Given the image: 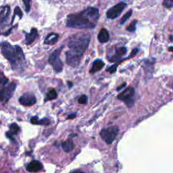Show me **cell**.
<instances>
[{
	"label": "cell",
	"instance_id": "obj_23",
	"mask_svg": "<svg viewBox=\"0 0 173 173\" xmlns=\"http://www.w3.org/2000/svg\"><path fill=\"white\" fill-rule=\"evenodd\" d=\"M137 21H134L133 22H132L131 24H130L128 27L126 28V30L129 32H134L136 30V25H137Z\"/></svg>",
	"mask_w": 173,
	"mask_h": 173
},
{
	"label": "cell",
	"instance_id": "obj_33",
	"mask_svg": "<svg viewBox=\"0 0 173 173\" xmlns=\"http://www.w3.org/2000/svg\"><path fill=\"white\" fill-rule=\"evenodd\" d=\"M168 51L173 52V47H169L168 48Z\"/></svg>",
	"mask_w": 173,
	"mask_h": 173
},
{
	"label": "cell",
	"instance_id": "obj_6",
	"mask_svg": "<svg viewBox=\"0 0 173 173\" xmlns=\"http://www.w3.org/2000/svg\"><path fill=\"white\" fill-rule=\"evenodd\" d=\"M134 95L135 89L133 87H128L118 95V99L125 102L128 107H131L134 104V100L133 99Z\"/></svg>",
	"mask_w": 173,
	"mask_h": 173
},
{
	"label": "cell",
	"instance_id": "obj_21",
	"mask_svg": "<svg viewBox=\"0 0 173 173\" xmlns=\"http://www.w3.org/2000/svg\"><path fill=\"white\" fill-rule=\"evenodd\" d=\"M16 15H18V16H19L20 18H22V11H21V8H20L18 7V6H16V7L15 8L14 13V15H13L12 20V22H11V24H12V25L13 22H14V18H15Z\"/></svg>",
	"mask_w": 173,
	"mask_h": 173
},
{
	"label": "cell",
	"instance_id": "obj_16",
	"mask_svg": "<svg viewBox=\"0 0 173 173\" xmlns=\"http://www.w3.org/2000/svg\"><path fill=\"white\" fill-rule=\"evenodd\" d=\"M105 64L104 62H103L101 60H96L93 63V65H92V68L90 71L91 73H95L96 72H98L99 71H101V70L104 68Z\"/></svg>",
	"mask_w": 173,
	"mask_h": 173
},
{
	"label": "cell",
	"instance_id": "obj_7",
	"mask_svg": "<svg viewBox=\"0 0 173 173\" xmlns=\"http://www.w3.org/2000/svg\"><path fill=\"white\" fill-rule=\"evenodd\" d=\"M126 6H127V4L126 3H119V4L115 5L108 10L107 13H106V16L109 19H115L118 18L122 14V11L125 9Z\"/></svg>",
	"mask_w": 173,
	"mask_h": 173
},
{
	"label": "cell",
	"instance_id": "obj_29",
	"mask_svg": "<svg viewBox=\"0 0 173 173\" xmlns=\"http://www.w3.org/2000/svg\"><path fill=\"white\" fill-rule=\"evenodd\" d=\"M139 52V49L138 48H135L133 50L131 53V55H130L129 58H131V57H134V56L137 54V53Z\"/></svg>",
	"mask_w": 173,
	"mask_h": 173
},
{
	"label": "cell",
	"instance_id": "obj_14",
	"mask_svg": "<svg viewBox=\"0 0 173 173\" xmlns=\"http://www.w3.org/2000/svg\"><path fill=\"white\" fill-rule=\"evenodd\" d=\"M59 35L55 33H51L46 37L44 43L46 45H54L58 41Z\"/></svg>",
	"mask_w": 173,
	"mask_h": 173
},
{
	"label": "cell",
	"instance_id": "obj_18",
	"mask_svg": "<svg viewBox=\"0 0 173 173\" xmlns=\"http://www.w3.org/2000/svg\"><path fill=\"white\" fill-rule=\"evenodd\" d=\"M57 98V93L54 89H52L49 91L47 94V97L45 98V101L48 100H52V99H54Z\"/></svg>",
	"mask_w": 173,
	"mask_h": 173
},
{
	"label": "cell",
	"instance_id": "obj_24",
	"mask_svg": "<svg viewBox=\"0 0 173 173\" xmlns=\"http://www.w3.org/2000/svg\"><path fill=\"white\" fill-rule=\"evenodd\" d=\"M78 102L80 104H86L87 103V97L85 95H82L79 97Z\"/></svg>",
	"mask_w": 173,
	"mask_h": 173
},
{
	"label": "cell",
	"instance_id": "obj_2",
	"mask_svg": "<svg viewBox=\"0 0 173 173\" xmlns=\"http://www.w3.org/2000/svg\"><path fill=\"white\" fill-rule=\"evenodd\" d=\"M0 48L3 56L12 66H16L18 62L24 61L25 56L23 51L18 45L12 46L8 42H2L0 43Z\"/></svg>",
	"mask_w": 173,
	"mask_h": 173
},
{
	"label": "cell",
	"instance_id": "obj_1",
	"mask_svg": "<svg viewBox=\"0 0 173 173\" xmlns=\"http://www.w3.org/2000/svg\"><path fill=\"white\" fill-rule=\"evenodd\" d=\"M99 17V10L90 7L79 13L68 15L66 24L70 28L94 29L97 24Z\"/></svg>",
	"mask_w": 173,
	"mask_h": 173
},
{
	"label": "cell",
	"instance_id": "obj_35",
	"mask_svg": "<svg viewBox=\"0 0 173 173\" xmlns=\"http://www.w3.org/2000/svg\"><path fill=\"white\" fill-rule=\"evenodd\" d=\"M170 40H171V41H172V36H171V37H170Z\"/></svg>",
	"mask_w": 173,
	"mask_h": 173
},
{
	"label": "cell",
	"instance_id": "obj_30",
	"mask_svg": "<svg viewBox=\"0 0 173 173\" xmlns=\"http://www.w3.org/2000/svg\"><path fill=\"white\" fill-rule=\"evenodd\" d=\"M6 137H7L8 139H10L11 141H14V137H13V135H12V134L10 133L9 132H7V133H6Z\"/></svg>",
	"mask_w": 173,
	"mask_h": 173
},
{
	"label": "cell",
	"instance_id": "obj_26",
	"mask_svg": "<svg viewBox=\"0 0 173 173\" xmlns=\"http://www.w3.org/2000/svg\"><path fill=\"white\" fill-rule=\"evenodd\" d=\"M8 81V79L6 77L2 72H0V85H6Z\"/></svg>",
	"mask_w": 173,
	"mask_h": 173
},
{
	"label": "cell",
	"instance_id": "obj_22",
	"mask_svg": "<svg viewBox=\"0 0 173 173\" xmlns=\"http://www.w3.org/2000/svg\"><path fill=\"white\" fill-rule=\"evenodd\" d=\"M126 51H127V50H126V48H125V47L118 48L117 49H116V55H117L118 57L121 58L122 56L126 54Z\"/></svg>",
	"mask_w": 173,
	"mask_h": 173
},
{
	"label": "cell",
	"instance_id": "obj_20",
	"mask_svg": "<svg viewBox=\"0 0 173 173\" xmlns=\"http://www.w3.org/2000/svg\"><path fill=\"white\" fill-rule=\"evenodd\" d=\"M132 14H133V10H129V11H128L124 16H122V19L121 20V24L123 25L124 23L127 21V20H129V18L131 17Z\"/></svg>",
	"mask_w": 173,
	"mask_h": 173
},
{
	"label": "cell",
	"instance_id": "obj_9",
	"mask_svg": "<svg viewBox=\"0 0 173 173\" xmlns=\"http://www.w3.org/2000/svg\"><path fill=\"white\" fill-rule=\"evenodd\" d=\"M66 63L68 65L73 66V67H76V66H79L80 62H81L83 55L76 54L75 52L69 50L66 52Z\"/></svg>",
	"mask_w": 173,
	"mask_h": 173
},
{
	"label": "cell",
	"instance_id": "obj_3",
	"mask_svg": "<svg viewBox=\"0 0 173 173\" xmlns=\"http://www.w3.org/2000/svg\"><path fill=\"white\" fill-rule=\"evenodd\" d=\"M91 36L88 33L76 34L70 38L68 48L70 50L76 54L83 55L90 42Z\"/></svg>",
	"mask_w": 173,
	"mask_h": 173
},
{
	"label": "cell",
	"instance_id": "obj_13",
	"mask_svg": "<svg viewBox=\"0 0 173 173\" xmlns=\"http://www.w3.org/2000/svg\"><path fill=\"white\" fill-rule=\"evenodd\" d=\"M43 168V166L41 163L37 160H33L31 163H29V165L26 167V169L29 172H37L40 171Z\"/></svg>",
	"mask_w": 173,
	"mask_h": 173
},
{
	"label": "cell",
	"instance_id": "obj_8",
	"mask_svg": "<svg viewBox=\"0 0 173 173\" xmlns=\"http://www.w3.org/2000/svg\"><path fill=\"white\" fill-rule=\"evenodd\" d=\"M16 87V83H12L6 86V87L3 88L0 91V101L2 102H7L14 94Z\"/></svg>",
	"mask_w": 173,
	"mask_h": 173
},
{
	"label": "cell",
	"instance_id": "obj_34",
	"mask_svg": "<svg viewBox=\"0 0 173 173\" xmlns=\"http://www.w3.org/2000/svg\"><path fill=\"white\" fill-rule=\"evenodd\" d=\"M73 173H85V172H81V171H76L74 172Z\"/></svg>",
	"mask_w": 173,
	"mask_h": 173
},
{
	"label": "cell",
	"instance_id": "obj_32",
	"mask_svg": "<svg viewBox=\"0 0 173 173\" xmlns=\"http://www.w3.org/2000/svg\"><path fill=\"white\" fill-rule=\"evenodd\" d=\"M125 85H126V83H123V84H122V85H121V86L118 87V91H119V90H121V89H122L123 87H125Z\"/></svg>",
	"mask_w": 173,
	"mask_h": 173
},
{
	"label": "cell",
	"instance_id": "obj_10",
	"mask_svg": "<svg viewBox=\"0 0 173 173\" xmlns=\"http://www.w3.org/2000/svg\"><path fill=\"white\" fill-rule=\"evenodd\" d=\"M19 102L23 106H31L35 104L37 100L34 94L32 93H26L20 98Z\"/></svg>",
	"mask_w": 173,
	"mask_h": 173
},
{
	"label": "cell",
	"instance_id": "obj_19",
	"mask_svg": "<svg viewBox=\"0 0 173 173\" xmlns=\"http://www.w3.org/2000/svg\"><path fill=\"white\" fill-rule=\"evenodd\" d=\"M10 131L8 132L12 135H14L17 134L18 132L19 131V126L16 123H12L10 126Z\"/></svg>",
	"mask_w": 173,
	"mask_h": 173
},
{
	"label": "cell",
	"instance_id": "obj_25",
	"mask_svg": "<svg viewBox=\"0 0 173 173\" xmlns=\"http://www.w3.org/2000/svg\"><path fill=\"white\" fill-rule=\"evenodd\" d=\"M49 120L48 118H43L41 120H38L37 125H49Z\"/></svg>",
	"mask_w": 173,
	"mask_h": 173
},
{
	"label": "cell",
	"instance_id": "obj_15",
	"mask_svg": "<svg viewBox=\"0 0 173 173\" xmlns=\"http://www.w3.org/2000/svg\"><path fill=\"white\" fill-rule=\"evenodd\" d=\"M98 38L99 41L100 43H107L110 39V35H109L108 31L105 29H102L98 33Z\"/></svg>",
	"mask_w": 173,
	"mask_h": 173
},
{
	"label": "cell",
	"instance_id": "obj_5",
	"mask_svg": "<svg viewBox=\"0 0 173 173\" xmlns=\"http://www.w3.org/2000/svg\"><path fill=\"white\" fill-rule=\"evenodd\" d=\"M118 133V129L117 126H110L107 129L102 130L100 136L107 144H111L114 141L116 136Z\"/></svg>",
	"mask_w": 173,
	"mask_h": 173
},
{
	"label": "cell",
	"instance_id": "obj_31",
	"mask_svg": "<svg viewBox=\"0 0 173 173\" xmlns=\"http://www.w3.org/2000/svg\"><path fill=\"white\" fill-rule=\"evenodd\" d=\"M75 116H76V114H71V115H69L68 116V119H72V118H75Z\"/></svg>",
	"mask_w": 173,
	"mask_h": 173
},
{
	"label": "cell",
	"instance_id": "obj_12",
	"mask_svg": "<svg viewBox=\"0 0 173 173\" xmlns=\"http://www.w3.org/2000/svg\"><path fill=\"white\" fill-rule=\"evenodd\" d=\"M38 36V31L37 29L33 28L31 29V33H27L26 34V37H25V44L26 45H30L33 43L35 41Z\"/></svg>",
	"mask_w": 173,
	"mask_h": 173
},
{
	"label": "cell",
	"instance_id": "obj_11",
	"mask_svg": "<svg viewBox=\"0 0 173 173\" xmlns=\"http://www.w3.org/2000/svg\"><path fill=\"white\" fill-rule=\"evenodd\" d=\"M10 14V8L9 6L2 8V10L0 11V26L8 21Z\"/></svg>",
	"mask_w": 173,
	"mask_h": 173
},
{
	"label": "cell",
	"instance_id": "obj_17",
	"mask_svg": "<svg viewBox=\"0 0 173 173\" xmlns=\"http://www.w3.org/2000/svg\"><path fill=\"white\" fill-rule=\"evenodd\" d=\"M62 148L64 149V151L66 153L71 152L73 149L75 148V145L73 144V142L71 139H69V140L66 141L62 143Z\"/></svg>",
	"mask_w": 173,
	"mask_h": 173
},
{
	"label": "cell",
	"instance_id": "obj_4",
	"mask_svg": "<svg viewBox=\"0 0 173 173\" xmlns=\"http://www.w3.org/2000/svg\"><path fill=\"white\" fill-rule=\"evenodd\" d=\"M63 48L64 47L62 46L55 50L49 56L48 60L49 63L53 66V68L56 72H61L63 69V63L60 58V55Z\"/></svg>",
	"mask_w": 173,
	"mask_h": 173
},
{
	"label": "cell",
	"instance_id": "obj_27",
	"mask_svg": "<svg viewBox=\"0 0 173 173\" xmlns=\"http://www.w3.org/2000/svg\"><path fill=\"white\" fill-rule=\"evenodd\" d=\"M163 5L166 8H172L173 7V0H164Z\"/></svg>",
	"mask_w": 173,
	"mask_h": 173
},
{
	"label": "cell",
	"instance_id": "obj_28",
	"mask_svg": "<svg viewBox=\"0 0 173 173\" xmlns=\"http://www.w3.org/2000/svg\"><path fill=\"white\" fill-rule=\"evenodd\" d=\"M117 66H118V64L113 65L107 69V71L110 73H111V74H112V73H114L116 71V69H117Z\"/></svg>",
	"mask_w": 173,
	"mask_h": 173
}]
</instances>
